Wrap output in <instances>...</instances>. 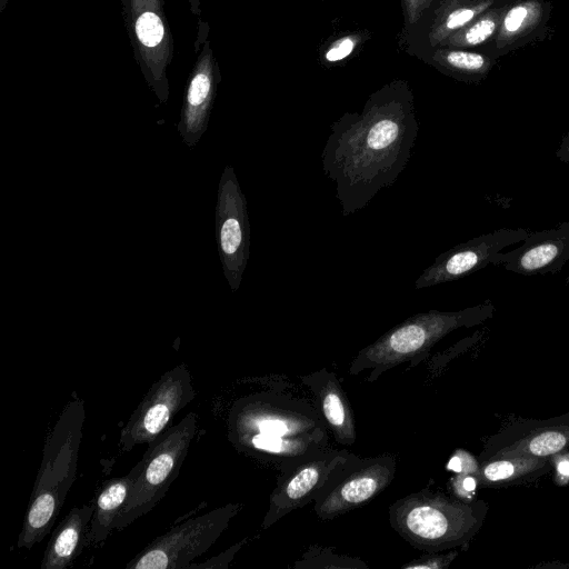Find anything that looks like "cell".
Instances as JSON below:
<instances>
[{"mask_svg":"<svg viewBox=\"0 0 569 569\" xmlns=\"http://www.w3.org/2000/svg\"><path fill=\"white\" fill-rule=\"evenodd\" d=\"M418 129L413 92L405 80L385 84L370 94L361 112H346L332 123L321 161L345 218L397 181Z\"/></svg>","mask_w":569,"mask_h":569,"instance_id":"6da1fadb","label":"cell"},{"mask_svg":"<svg viewBox=\"0 0 569 569\" xmlns=\"http://www.w3.org/2000/svg\"><path fill=\"white\" fill-rule=\"evenodd\" d=\"M328 432L317 407L277 390L239 398L228 416V439L236 450L279 471L328 447Z\"/></svg>","mask_w":569,"mask_h":569,"instance_id":"7a4b0ae2","label":"cell"},{"mask_svg":"<svg viewBox=\"0 0 569 569\" xmlns=\"http://www.w3.org/2000/svg\"><path fill=\"white\" fill-rule=\"evenodd\" d=\"M86 412L71 399L47 437L17 547L30 550L52 529L77 475Z\"/></svg>","mask_w":569,"mask_h":569,"instance_id":"3957f363","label":"cell"},{"mask_svg":"<svg viewBox=\"0 0 569 569\" xmlns=\"http://www.w3.org/2000/svg\"><path fill=\"white\" fill-rule=\"evenodd\" d=\"M487 512L482 500L467 502L426 488L392 502L388 517L391 528L412 547L438 552L466 547Z\"/></svg>","mask_w":569,"mask_h":569,"instance_id":"277c9868","label":"cell"},{"mask_svg":"<svg viewBox=\"0 0 569 569\" xmlns=\"http://www.w3.org/2000/svg\"><path fill=\"white\" fill-rule=\"evenodd\" d=\"M495 310L491 300L487 299L458 311L416 313L362 348L350 362L349 373L357 376L368 372L365 380L375 382L402 362L421 359L450 332L475 327L492 318Z\"/></svg>","mask_w":569,"mask_h":569,"instance_id":"5b68a950","label":"cell"},{"mask_svg":"<svg viewBox=\"0 0 569 569\" xmlns=\"http://www.w3.org/2000/svg\"><path fill=\"white\" fill-rule=\"evenodd\" d=\"M197 415L189 412L178 425L169 427L152 442L137 463L138 473L126 502L117 516L114 529L120 531L150 512L177 479L197 433Z\"/></svg>","mask_w":569,"mask_h":569,"instance_id":"8992f818","label":"cell"},{"mask_svg":"<svg viewBox=\"0 0 569 569\" xmlns=\"http://www.w3.org/2000/svg\"><path fill=\"white\" fill-rule=\"evenodd\" d=\"M123 20L134 59L148 87L161 103L170 94L168 68L173 38L163 0H121Z\"/></svg>","mask_w":569,"mask_h":569,"instance_id":"52a82bcc","label":"cell"},{"mask_svg":"<svg viewBox=\"0 0 569 569\" xmlns=\"http://www.w3.org/2000/svg\"><path fill=\"white\" fill-rule=\"evenodd\" d=\"M397 472V457L382 453L362 458L352 453L336 468L313 500L321 520H332L361 508L385 491Z\"/></svg>","mask_w":569,"mask_h":569,"instance_id":"ba28073f","label":"cell"},{"mask_svg":"<svg viewBox=\"0 0 569 569\" xmlns=\"http://www.w3.org/2000/svg\"><path fill=\"white\" fill-rule=\"evenodd\" d=\"M242 503H228L190 518L153 539L127 569H186L217 541Z\"/></svg>","mask_w":569,"mask_h":569,"instance_id":"9c48e42d","label":"cell"},{"mask_svg":"<svg viewBox=\"0 0 569 569\" xmlns=\"http://www.w3.org/2000/svg\"><path fill=\"white\" fill-rule=\"evenodd\" d=\"M194 397L191 376L184 363L166 371L150 387L123 426L119 438L121 450L129 452L136 446L152 442Z\"/></svg>","mask_w":569,"mask_h":569,"instance_id":"30bf717a","label":"cell"},{"mask_svg":"<svg viewBox=\"0 0 569 569\" xmlns=\"http://www.w3.org/2000/svg\"><path fill=\"white\" fill-rule=\"evenodd\" d=\"M214 221L222 271L236 292L249 259L250 223L247 199L231 166L224 167L219 181Z\"/></svg>","mask_w":569,"mask_h":569,"instance_id":"8fae6325","label":"cell"},{"mask_svg":"<svg viewBox=\"0 0 569 569\" xmlns=\"http://www.w3.org/2000/svg\"><path fill=\"white\" fill-rule=\"evenodd\" d=\"M352 453L328 446L279 471L261 528L266 530L290 512L313 502L331 473Z\"/></svg>","mask_w":569,"mask_h":569,"instance_id":"7c38bea8","label":"cell"},{"mask_svg":"<svg viewBox=\"0 0 569 569\" xmlns=\"http://www.w3.org/2000/svg\"><path fill=\"white\" fill-rule=\"evenodd\" d=\"M197 53L188 82L177 129L183 142L194 147L208 128L210 113L216 99L221 72L209 40V26L198 20Z\"/></svg>","mask_w":569,"mask_h":569,"instance_id":"4fadbf2b","label":"cell"},{"mask_svg":"<svg viewBox=\"0 0 569 569\" xmlns=\"http://www.w3.org/2000/svg\"><path fill=\"white\" fill-rule=\"evenodd\" d=\"M569 451V412L548 419H518L490 436L478 461L516 456L553 457Z\"/></svg>","mask_w":569,"mask_h":569,"instance_id":"5bb4252c","label":"cell"},{"mask_svg":"<svg viewBox=\"0 0 569 569\" xmlns=\"http://www.w3.org/2000/svg\"><path fill=\"white\" fill-rule=\"evenodd\" d=\"M529 236L525 228H501L472 238L440 253L415 281V289H425L462 279L492 264L493 257L505 248L520 243Z\"/></svg>","mask_w":569,"mask_h":569,"instance_id":"9a60e30c","label":"cell"},{"mask_svg":"<svg viewBox=\"0 0 569 569\" xmlns=\"http://www.w3.org/2000/svg\"><path fill=\"white\" fill-rule=\"evenodd\" d=\"M520 243L513 250L497 253L492 264L522 276L557 273L569 260V221L529 233Z\"/></svg>","mask_w":569,"mask_h":569,"instance_id":"2e32d148","label":"cell"},{"mask_svg":"<svg viewBox=\"0 0 569 569\" xmlns=\"http://www.w3.org/2000/svg\"><path fill=\"white\" fill-rule=\"evenodd\" d=\"M552 13L550 0H517L506 10L493 39L478 50L496 58L543 40Z\"/></svg>","mask_w":569,"mask_h":569,"instance_id":"e0dca14e","label":"cell"},{"mask_svg":"<svg viewBox=\"0 0 569 569\" xmlns=\"http://www.w3.org/2000/svg\"><path fill=\"white\" fill-rule=\"evenodd\" d=\"M300 381L315 396V403L335 441L352 446L357 440L355 415L351 403L333 371L323 367L299 376Z\"/></svg>","mask_w":569,"mask_h":569,"instance_id":"ac0fdd59","label":"cell"},{"mask_svg":"<svg viewBox=\"0 0 569 569\" xmlns=\"http://www.w3.org/2000/svg\"><path fill=\"white\" fill-rule=\"evenodd\" d=\"M503 0H443L420 27L402 36L413 54L420 57Z\"/></svg>","mask_w":569,"mask_h":569,"instance_id":"d6986e66","label":"cell"},{"mask_svg":"<svg viewBox=\"0 0 569 569\" xmlns=\"http://www.w3.org/2000/svg\"><path fill=\"white\" fill-rule=\"evenodd\" d=\"M93 505L73 507L53 530L42 558L41 569H64L88 546Z\"/></svg>","mask_w":569,"mask_h":569,"instance_id":"ffe728a7","label":"cell"},{"mask_svg":"<svg viewBox=\"0 0 569 569\" xmlns=\"http://www.w3.org/2000/svg\"><path fill=\"white\" fill-rule=\"evenodd\" d=\"M553 467L555 456H516L478 461L473 476L480 486L497 488L535 481Z\"/></svg>","mask_w":569,"mask_h":569,"instance_id":"44dd1931","label":"cell"},{"mask_svg":"<svg viewBox=\"0 0 569 569\" xmlns=\"http://www.w3.org/2000/svg\"><path fill=\"white\" fill-rule=\"evenodd\" d=\"M137 473L136 465L126 476L104 481L97 491L92 500L93 515L88 531V545L96 547L102 545L114 530L117 516L126 502Z\"/></svg>","mask_w":569,"mask_h":569,"instance_id":"7402d4cb","label":"cell"},{"mask_svg":"<svg viewBox=\"0 0 569 569\" xmlns=\"http://www.w3.org/2000/svg\"><path fill=\"white\" fill-rule=\"evenodd\" d=\"M419 58L441 73L463 82H480L499 60L482 50L451 47H437Z\"/></svg>","mask_w":569,"mask_h":569,"instance_id":"603a6c76","label":"cell"},{"mask_svg":"<svg viewBox=\"0 0 569 569\" xmlns=\"http://www.w3.org/2000/svg\"><path fill=\"white\" fill-rule=\"evenodd\" d=\"M517 0H503L447 38L439 47L480 49L489 43L501 24L508 7Z\"/></svg>","mask_w":569,"mask_h":569,"instance_id":"cb8c5ba5","label":"cell"},{"mask_svg":"<svg viewBox=\"0 0 569 569\" xmlns=\"http://www.w3.org/2000/svg\"><path fill=\"white\" fill-rule=\"evenodd\" d=\"M290 568L295 569H368V565L355 557L340 555L332 549L311 545Z\"/></svg>","mask_w":569,"mask_h":569,"instance_id":"d4e9b609","label":"cell"},{"mask_svg":"<svg viewBox=\"0 0 569 569\" xmlns=\"http://www.w3.org/2000/svg\"><path fill=\"white\" fill-rule=\"evenodd\" d=\"M443 0H401L403 14V33L408 34L423 24L438 9Z\"/></svg>","mask_w":569,"mask_h":569,"instance_id":"484cf974","label":"cell"},{"mask_svg":"<svg viewBox=\"0 0 569 569\" xmlns=\"http://www.w3.org/2000/svg\"><path fill=\"white\" fill-rule=\"evenodd\" d=\"M361 36L349 33L330 42L322 52L325 63L332 64L345 60L355 52L359 46Z\"/></svg>","mask_w":569,"mask_h":569,"instance_id":"4316f807","label":"cell"},{"mask_svg":"<svg viewBox=\"0 0 569 569\" xmlns=\"http://www.w3.org/2000/svg\"><path fill=\"white\" fill-rule=\"evenodd\" d=\"M457 550H447L438 552H427L426 555L410 560L401 566V569H445L458 556Z\"/></svg>","mask_w":569,"mask_h":569,"instance_id":"83f0119b","label":"cell"},{"mask_svg":"<svg viewBox=\"0 0 569 569\" xmlns=\"http://www.w3.org/2000/svg\"><path fill=\"white\" fill-rule=\"evenodd\" d=\"M246 541H247V538L232 545L230 548H228L223 552L219 553L218 556L208 559L206 562L190 563L186 569H191V568L227 569L229 567V563L232 561L233 557L236 556V553L246 543Z\"/></svg>","mask_w":569,"mask_h":569,"instance_id":"f1b7e54d","label":"cell"},{"mask_svg":"<svg viewBox=\"0 0 569 569\" xmlns=\"http://www.w3.org/2000/svg\"><path fill=\"white\" fill-rule=\"evenodd\" d=\"M556 157L565 163H569V131L561 139L557 150Z\"/></svg>","mask_w":569,"mask_h":569,"instance_id":"f546056e","label":"cell"},{"mask_svg":"<svg viewBox=\"0 0 569 569\" xmlns=\"http://www.w3.org/2000/svg\"><path fill=\"white\" fill-rule=\"evenodd\" d=\"M188 1H189L191 12L194 16H200V12H201L200 6H201L202 0H188Z\"/></svg>","mask_w":569,"mask_h":569,"instance_id":"4dcf8cb0","label":"cell"},{"mask_svg":"<svg viewBox=\"0 0 569 569\" xmlns=\"http://www.w3.org/2000/svg\"><path fill=\"white\" fill-rule=\"evenodd\" d=\"M8 0H0V9L3 10Z\"/></svg>","mask_w":569,"mask_h":569,"instance_id":"1f68e13d","label":"cell"},{"mask_svg":"<svg viewBox=\"0 0 569 569\" xmlns=\"http://www.w3.org/2000/svg\"><path fill=\"white\" fill-rule=\"evenodd\" d=\"M566 282L569 283V274L566 277Z\"/></svg>","mask_w":569,"mask_h":569,"instance_id":"d6a6232c","label":"cell"}]
</instances>
